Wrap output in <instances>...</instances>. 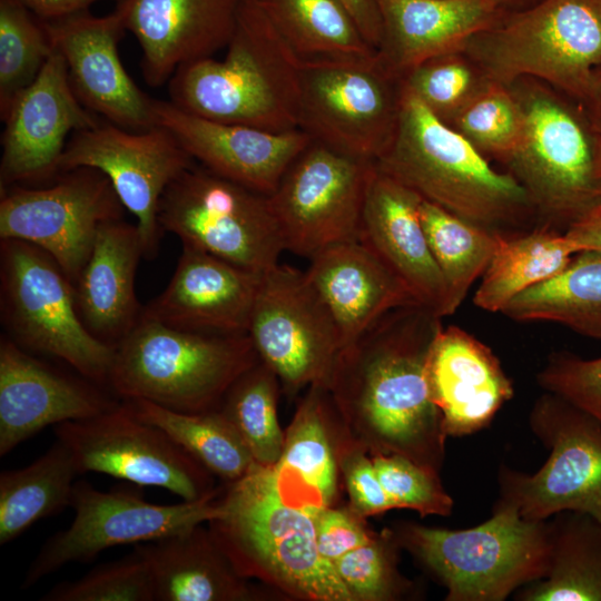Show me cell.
<instances>
[{
    "label": "cell",
    "instance_id": "36",
    "mask_svg": "<svg viewBox=\"0 0 601 601\" xmlns=\"http://www.w3.org/2000/svg\"><path fill=\"white\" fill-rule=\"evenodd\" d=\"M77 474L73 456L60 440L31 464L2 471L0 544H8L39 520L71 506Z\"/></svg>",
    "mask_w": 601,
    "mask_h": 601
},
{
    "label": "cell",
    "instance_id": "37",
    "mask_svg": "<svg viewBox=\"0 0 601 601\" xmlns=\"http://www.w3.org/2000/svg\"><path fill=\"white\" fill-rule=\"evenodd\" d=\"M121 401L138 418L159 427L208 472L231 485L257 465L235 427L219 410L184 413L141 398Z\"/></svg>",
    "mask_w": 601,
    "mask_h": 601
},
{
    "label": "cell",
    "instance_id": "16",
    "mask_svg": "<svg viewBox=\"0 0 601 601\" xmlns=\"http://www.w3.org/2000/svg\"><path fill=\"white\" fill-rule=\"evenodd\" d=\"M125 207L101 171L78 167L47 187L1 188L0 239H20L48 253L76 284L101 224L122 218Z\"/></svg>",
    "mask_w": 601,
    "mask_h": 601
},
{
    "label": "cell",
    "instance_id": "28",
    "mask_svg": "<svg viewBox=\"0 0 601 601\" xmlns=\"http://www.w3.org/2000/svg\"><path fill=\"white\" fill-rule=\"evenodd\" d=\"M382 18L378 56L401 78L421 62L464 50L497 21L493 0H377Z\"/></svg>",
    "mask_w": 601,
    "mask_h": 601
},
{
    "label": "cell",
    "instance_id": "29",
    "mask_svg": "<svg viewBox=\"0 0 601 601\" xmlns=\"http://www.w3.org/2000/svg\"><path fill=\"white\" fill-rule=\"evenodd\" d=\"M140 258L144 252L137 225L122 218L108 220L99 226L91 254L73 285L82 323L114 348L142 312L135 292Z\"/></svg>",
    "mask_w": 601,
    "mask_h": 601
},
{
    "label": "cell",
    "instance_id": "21",
    "mask_svg": "<svg viewBox=\"0 0 601 601\" xmlns=\"http://www.w3.org/2000/svg\"><path fill=\"white\" fill-rule=\"evenodd\" d=\"M156 124L167 128L194 160L214 173L270 195L312 141L302 129L270 131L211 121L155 99Z\"/></svg>",
    "mask_w": 601,
    "mask_h": 601
},
{
    "label": "cell",
    "instance_id": "6",
    "mask_svg": "<svg viewBox=\"0 0 601 601\" xmlns=\"http://www.w3.org/2000/svg\"><path fill=\"white\" fill-rule=\"evenodd\" d=\"M464 51L492 81L532 76L584 100L601 67V0H543L475 35Z\"/></svg>",
    "mask_w": 601,
    "mask_h": 601
},
{
    "label": "cell",
    "instance_id": "27",
    "mask_svg": "<svg viewBox=\"0 0 601 601\" xmlns=\"http://www.w3.org/2000/svg\"><path fill=\"white\" fill-rule=\"evenodd\" d=\"M305 272L331 312L342 348L386 314L420 305L403 282L359 240L332 245Z\"/></svg>",
    "mask_w": 601,
    "mask_h": 601
},
{
    "label": "cell",
    "instance_id": "1",
    "mask_svg": "<svg viewBox=\"0 0 601 601\" xmlns=\"http://www.w3.org/2000/svg\"><path fill=\"white\" fill-rule=\"evenodd\" d=\"M441 319L421 305L386 314L341 349L326 386L361 445L437 474L446 434L431 397L427 361Z\"/></svg>",
    "mask_w": 601,
    "mask_h": 601
},
{
    "label": "cell",
    "instance_id": "17",
    "mask_svg": "<svg viewBox=\"0 0 601 601\" xmlns=\"http://www.w3.org/2000/svg\"><path fill=\"white\" fill-rule=\"evenodd\" d=\"M55 433L70 450L79 473L161 487L187 502L216 495L211 473L122 401L97 416L57 424Z\"/></svg>",
    "mask_w": 601,
    "mask_h": 601
},
{
    "label": "cell",
    "instance_id": "11",
    "mask_svg": "<svg viewBox=\"0 0 601 601\" xmlns=\"http://www.w3.org/2000/svg\"><path fill=\"white\" fill-rule=\"evenodd\" d=\"M401 78L380 56L299 62V129L312 139L375 162L397 124Z\"/></svg>",
    "mask_w": 601,
    "mask_h": 601
},
{
    "label": "cell",
    "instance_id": "48",
    "mask_svg": "<svg viewBox=\"0 0 601 601\" xmlns=\"http://www.w3.org/2000/svg\"><path fill=\"white\" fill-rule=\"evenodd\" d=\"M359 518L352 510L332 506L318 513L315 519L316 544L324 559L333 563L373 536L362 525Z\"/></svg>",
    "mask_w": 601,
    "mask_h": 601
},
{
    "label": "cell",
    "instance_id": "18",
    "mask_svg": "<svg viewBox=\"0 0 601 601\" xmlns=\"http://www.w3.org/2000/svg\"><path fill=\"white\" fill-rule=\"evenodd\" d=\"M196 161L175 135L156 125L130 130L101 119L70 136L59 173L95 168L110 180L125 209L136 218L144 258L158 254L162 230L158 221L166 188Z\"/></svg>",
    "mask_w": 601,
    "mask_h": 601
},
{
    "label": "cell",
    "instance_id": "53",
    "mask_svg": "<svg viewBox=\"0 0 601 601\" xmlns=\"http://www.w3.org/2000/svg\"><path fill=\"white\" fill-rule=\"evenodd\" d=\"M597 161H598V174L601 179V140L598 142Z\"/></svg>",
    "mask_w": 601,
    "mask_h": 601
},
{
    "label": "cell",
    "instance_id": "34",
    "mask_svg": "<svg viewBox=\"0 0 601 601\" xmlns=\"http://www.w3.org/2000/svg\"><path fill=\"white\" fill-rule=\"evenodd\" d=\"M578 253L564 231L548 225L505 236L481 277L473 303L485 312L501 313L524 290L560 274Z\"/></svg>",
    "mask_w": 601,
    "mask_h": 601
},
{
    "label": "cell",
    "instance_id": "38",
    "mask_svg": "<svg viewBox=\"0 0 601 601\" xmlns=\"http://www.w3.org/2000/svg\"><path fill=\"white\" fill-rule=\"evenodd\" d=\"M420 218L447 290V316L456 312L471 286L483 276L504 235L463 219L421 199Z\"/></svg>",
    "mask_w": 601,
    "mask_h": 601
},
{
    "label": "cell",
    "instance_id": "41",
    "mask_svg": "<svg viewBox=\"0 0 601 601\" xmlns=\"http://www.w3.org/2000/svg\"><path fill=\"white\" fill-rule=\"evenodd\" d=\"M450 126L482 155L509 162L522 142L525 116L508 86L489 80Z\"/></svg>",
    "mask_w": 601,
    "mask_h": 601
},
{
    "label": "cell",
    "instance_id": "42",
    "mask_svg": "<svg viewBox=\"0 0 601 601\" xmlns=\"http://www.w3.org/2000/svg\"><path fill=\"white\" fill-rule=\"evenodd\" d=\"M489 80L460 51L427 59L401 77L403 87L449 126Z\"/></svg>",
    "mask_w": 601,
    "mask_h": 601
},
{
    "label": "cell",
    "instance_id": "2",
    "mask_svg": "<svg viewBox=\"0 0 601 601\" xmlns=\"http://www.w3.org/2000/svg\"><path fill=\"white\" fill-rule=\"evenodd\" d=\"M223 59L181 66L170 102L217 122L270 131L299 129V61L257 0H243Z\"/></svg>",
    "mask_w": 601,
    "mask_h": 601
},
{
    "label": "cell",
    "instance_id": "12",
    "mask_svg": "<svg viewBox=\"0 0 601 601\" xmlns=\"http://www.w3.org/2000/svg\"><path fill=\"white\" fill-rule=\"evenodd\" d=\"M516 98L525 129L509 160L513 176L549 226L568 228L599 203L598 142L593 145L577 115L544 89L529 88Z\"/></svg>",
    "mask_w": 601,
    "mask_h": 601
},
{
    "label": "cell",
    "instance_id": "4",
    "mask_svg": "<svg viewBox=\"0 0 601 601\" xmlns=\"http://www.w3.org/2000/svg\"><path fill=\"white\" fill-rule=\"evenodd\" d=\"M259 357L248 336L188 332L140 315L115 347L108 386L184 413L219 408L235 381Z\"/></svg>",
    "mask_w": 601,
    "mask_h": 601
},
{
    "label": "cell",
    "instance_id": "35",
    "mask_svg": "<svg viewBox=\"0 0 601 601\" xmlns=\"http://www.w3.org/2000/svg\"><path fill=\"white\" fill-rule=\"evenodd\" d=\"M501 313L516 322L558 323L601 339V254H575L560 274L524 290Z\"/></svg>",
    "mask_w": 601,
    "mask_h": 601
},
{
    "label": "cell",
    "instance_id": "33",
    "mask_svg": "<svg viewBox=\"0 0 601 601\" xmlns=\"http://www.w3.org/2000/svg\"><path fill=\"white\" fill-rule=\"evenodd\" d=\"M553 516L546 575L529 583L516 599L601 601V521L579 511Z\"/></svg>",
    "mask_w": 601,
    "mask_h": 601
},
{
    "label": "cell",
    "instance_id": "31",
    "mask_svg": "<svg viewBox=\"0 0 601 601\" xmlns=\"http://www.w3.org/2000/svg\"><path fill=\"white\" fill-rule=\"evenodd\" d=\"M331 405L325 386L309 387L285 433L282 456L272 466L283 497L315 519L332 506L337 492V460L326 428Z\"/></svg>",
    "mask_w": 601,
    "mask_h": 601
},
{
    "label": "cell",
    "instance_id": "49",
    "mask_svg": "<svg viewBox=\"0 0 601 601\" xmlns=\"http://www.w3.org/2000/svg\"><path fill=\"white\" fill-rule=\"evenodd\" d=\"M349 12L367 42L378 51L382 18L377 0H338Z\"/></svg>",
    "mask_w": 601,
    "mask_h": 601
},
{
    "label": "cell",
    "instance_id": "26",
    "mask_svg": "<svg viewBox=\"0 0 601 601\" xmlns=\"http://www.w3.org/2000/svg\"><path fill=\"white\" fill-rule=\"evenodd\" d=\"M427 381L446 436L482 430L514 393L491 348L455 325L439 329L428 355Z\"/></svg>",
    "mask_w": 601,
    "mask_h": 601
},
{
    "label": "cell",
    "instance_id": "13",
    "mask_svg": "<svg viewBox=\"0 0 601 601\" xmlns=\"http://www.w3.org/2000/svg\"><path fill=\"white\" fill-rule=\"evenodd\" d=\"M215 496L159 505L128 487L102 492L86 481L75 482L71 524L45 542L21 588H31L66 564L88 563L106 549L158 540L223 520L227 512L225 500L218 502Z\"/></svg>",
    "mask_w": 601,
    "mask_h": 601
},
{
    "label": "cell",
    "instance_id": "32",
    "mask_svg": "<svg viewBox=\"0 0 601 601\" xmlns=\"http://www.w3.org/2000/svg\"><path fill=\"white\" fill-rule=\"evenodd\" d=\"M299 62L372 59L367 42L338 0H257Z\"/></svg>",
    "mask_w": 601,
    "mask_h": 601
},
{
    "label": "cell",
    "instance_id": "52",
    "mask_svg": "<svg viewBox=\"0 0 601 601\" xmlns=\"http://www.w3.org/2000/svg\"><path fill=\"white\" fill-rule=\"evenodd\" d=\"M584 100L588 101L591 108L594 128L601 135V67L595 71Z\"/></svg>",
    "mask_w": 601,
    "mask_h": 601
},
{
    "label": "cell",
    "instance_id": "45",
    "mask_svg": "<svg viewBox=\"0 0 601 601\" xmlns=\"http://www.w3.org/2000/svg\"><path fill=\"white\" fill-rule=\"evenodd\" d=\"M392 543L372 536L333 562L355 600H390L400 592L402 580L395 569Z\"/></svg>",
    "mask_w": 601,
    "mask_h": 601
},
{
    "label": "cell",
    "instance_id": "7",
    "mask_svg": "<svg viewBox=\"0 0 601 601\" xmlns=\"http://www.w3.org/2000/svg\"><path fill=\"white\" fill-rule=\"evenodd\" d=\"M0 278L2 321L13 342L108 385L115 348L87 329L72 283L48 253L20 239H0Z\"/></svg>",
    "mask_w": 601,
    "mask_h": 601
},
{
    "label": "cell",
    "instance_id": "20",
    "mask_svg": "<svg viewBox=\"0 0 601 601\" xmlns=\"http://www.w3.org/2000/svg\"><path fill=\"white\" fill-rule=\"evenodd\" d=\"M101 119L81 104L66 62L55 49L1 118V188L55 179L68 137Z\"/></svg>",
    "mask_w": 601,
    "mask_h": 601
},
{
    "label": "cell",
    "instance_id": "23",
    "mask_svg": "<svg viewBox=\"0 0 601 601\" xmlns=\"http://www.w3.org/2000/svg\"><path fill=\"white\" fill-rule=\"evenodd\" d=\"M262 275L195 247L183 252L164 292L141 314L174 328L218 334L248 333Z\"/></svg>",
    "mask_w": 601,
    "mask_h": 601
},
{
    "label": "cell",
    "instance_id": "55",
    "mask_svg": "<svg viewBox=\"0 0 601 601\" xmlns=\"http://www.w3.org/2000/svg\"><path fill=\"white\" fill-rule=\"evenodd\" d=\"M595 207L601 210V190L599 193V203L597 204Z\"/></svg>",
    "mask_w": 601,
    "mask_h": 601
},
{
    "label": "cell",
    "instance_id": "25",
    "mask_svg": "<svg viewBox=\"0 0 601 601\" xmlns=\"http://www.w3.org/2000/svg\"><path fill=\"white\" fill-rule=\"evenodd\" d=\"M243 0H124L126 27L141 48L145 81H169L184 65L226 48Z\"/></svg>",
    "mask_w": 601,
    "mask_h": 601
},
{
    "label": "cell",
    "instance_id": "30",
    "mask_svg": "<svg viewBox=\"0 0 601 601\" xmlns=\"http://www.w3.org/2000/svg\"><path fill=\"white\" fill-rule=\"evenodd\" d=\"M200 525L134 544L148 564L155 601H230L249 595L218 538Z\"/></svg>",
    "mask_w": 601,
    "mask_h": 601
},
{
    "label": "cell",
    "instance_id": "39",
    "mask_svg": "<svg viewBox=\"0 0 601 601\" xmlns=\"http://www.w3.org/2000/svg\"><path fill=\"white\" fill-rule=\"evenodd\" d=\"M279 381L260 359L243 373L225 394L219 411L235 427L255 463L275 465L285 433L277 418Z\"/></svg>",
    "mask_w": 601,
    "mask_h": 601
},
{
    "label": "cell",
    "instance_id": "40",
    "mask_svg": "<svg viewBox=\"0 0 601 601\" xmlns=\"http://www.w3.org/2000/svg\"><path fill=\"white\" fill-rule=\"evenodd\" d=\"M45 21L22 0H0V117L53 52Z\"/></svg>",
    "mask_w": 601,
    "mask_h": 601
},
{
    "label": "cell",
    "instance_id": "50",
    "mask_svg": "<svg viewBox=\"0 0 601 601\" xmlns=\"http://www.w3.org/2000/svg\"><path fill=\"white\" fill-rule=\"evenodd\" d=\"M564 234L577 246L579 253L601 254V210L597 207L592 208L572 223Z\"/></svg>",
    "mask_w": 601,
    "mask_h": 601
},
{
    "label": "cell",
    "instance_id": "5",
    "mask_svg": "<svg viewBox=\"0 0 601 601\" xmlns=\"http://www.w3.org/2000/svg\"><path fill=\"white\" fill-rule=\"evenodd\" d=\"M401 543L446 587L447 601H502L546 575L550 525L495 504L493 515L466 530L407 524Z\"/></svg>",
    "mask_w": 601,
    "mask_h": 601
},
{
    "label": "cell",
    "instance_id": "44",
    "mask_svg": "<svg viewBox=\"0 0 601 601\" xmlns=\"http://www.w3.org/2000/svg\"><path fill=\"white\" fill-rule=\"evenodd\" d=\"M376 473L396 509H412L422 516L449 515L453 500L439 474L398 454H375Z\"/></svg>",
    "mask_w": 601,
    "mask_h": 601
},
{
    "label": "cell",
    "instance_id": "9",
    "mask_svg": "<svg viewBox=\"0 0 601 601\" xmlns=\"http://www.w3.org/2000/svg\"><path fill=\"white\" fill-rule=\"evenodd\" d=\"M529 421L550 455L531 475L502 469L496 504L530 521L563 511L589 513L601 521V423L550 392L534 402Z\"/></svg>",
    "mask_w": 601,
    "mask_h": 601
},
{
    "label": "cell",
    "instance_id": "46",
    "mask_svg": "<svg viewBox=\"0 0 601 601\" xmlns=\"http://www.w3.org/2000/svg\"><path fill=\"white\" fill-rule=\"evenodd\" d=\"M538 384L585 411L601 423V357L584 359L552 353L536 375Z\"/></svg>",
    "mask_w": 601,
    "mask_h": 601
},
{
    "label": "cell",
    "instance_id": "15",
    "mask_svg": "<svg viewBox=\"0 0 601 601\" xmlns=\"http://www.w3.org/2000/svg\"><path fill=\"white\" fill-rule=\"evenodd\" d=\"M372 166L312 139L269 195L284 249L311 259L358 240Z\"/></svg>",
    "mask_w": 601,
    "mask_h": 601
},
{
    "label": "cell",
    "instance_id": "51",
    "mask_svg": "<svg viewBox=\"0 0 601 601\" xmlns=\"http://www.w3.org/2000/svg\"><path fill=\"white\" fill-rule=\"evenodd\" d=\"M100 0H22L42 21H55L83 11Z\"/></svg>",
    "mask_w": 601,
    "mask_h": 601
},
{
    "label": "cell",
    "instance_id": "14",
    "mask_svg": "<svg viewBox=\"0 0 601 601\" xmlns=\"http://www.w3.org/2000/svg\"><path fill=\"white\" fill-rule=\"evenodd\" d=\"M247 334L288 394L326 387L342 349L337 325L306 273L279 263L262 275Z\"/></svg>",
    "mask_w": 601,
    "mask_h": 601
},
{
    "label": "cell",
    "instance_id": "8",
    "mask_svg": "<svg viewBox=\"0 0 601 601\" xmlns=\"http://www.w3.org/2000/svg\"><path fill=\"white\" fill-rule=\"evenodd\" d=\"M158 221L183 245L259 275L285 250L269 196L198 162L166 188Z\"/></svg>",
    "mask_w": 601,
    "mask_h": 601
},
{
    "label": "cell",
    "instance_id": "24",
    "mask_svg": "<svg viewBox=\"0 0 601 601\" xmlns=\"http://www.w3.org/2000/svg\"><path fill=\"white\" fill-rule=\"evenodd\" d=\"M422 197L373 162L358 240L407 287L415 300L441 318L447 290L420 218Z\"/></svg>",
    "mask_w": 601,
    "mask_h": 601
},
{
    "label": "cell",
    "instance_id": "19",
    "mask_svg": "<svg viewBox=\"0 0 601 601\" xmlns=\"http://www.w3.org/2000/svg\"><path fill=\"white\" fill-rule=\"evenodd\" d=\"M53 48L62 56L81 104L104 120L130 130L156 126L155 99L126 71L118 51L127 30L126 6L118 0L105 16L88 10L45 21Z\"/></svg>",
    "mask_w": 601,
    "mask_h": 601
},
{
    "label": "cell",
    "instance_id": "43",
    "mask_svg": "<svg viewBox=\"0 0 601 601\" xmlns=\"http://www.w3.org/2000/svg\"><path fill=\"white\" fill-rule=\"evenodd\" d=\"M43 601H155L151 574L134 549L119 560L99 564L76 581L56 584Z\"/></svg>",
    "mask_w": 601,
    "mask_h": 601
},
{
    "label": "cell",
    "instance_id": "10",
    "mask_svg": "<svg viewBox=\"0 0 601 601\" xmlns=\"http://www.w3.org/2000/svg\"><path fill=\"white\" fill-rule=\"evenodd\" d=\"M220 522L233 525L255 561L290 592L317 601H355L316 544L315 518L288 503L272 466L256 465L233 484Z\"/></svg>",
    "mask_w": 601,
    "mask_h": 601
},
{
    "label": "cell",
    "instance_id": "47",
    "mask_svg": "<svg viewBox=\"0 0 601 601\" xmlns=\"http://www.w3.org/2000/svg\"><path fill=\"white\" fill-rule=\"evenodd\" d=\"M342 455V467L351 501V510L358 516H368L396 509L376 473L373 460L361 450Z\"/></svg>",
    "mask_w": 601,
    "mask_h": 601
},
{
    "label": "cell",
    "instance_id": "54",
    "mask_svg": "<svg viewBox=\"0 0 601 601\" xmlns=\"http://www.w3.org/2000/svg\"><path fill=\"white\" fill-rule=\"evenodd\" d=\"M499 7H501L502 4H505L508 2H511V1H514V0H493Z\"/></svg>",
    "mask_w": 601,
    "mask_h": 601
},
{
    "label": "cell",
    "instance_id": "22",
    "mask_svg": "<svg viewBox=\"0 0 601 601\" xmlns=\"http://www.w3.org/2000/svg\"><path fill=\"white\" fill-rule=\"evenodd\" d=\"M92 382L60 373L10 337L0 341V456L49 425L116 407Z\"/></svg>",
    "mask_w": 601,
    "mask_h": 601
},
{
    "label": "cell",
    "instance_id": "3",
    "mask_svg": "<svg viewBox=\"0 0 601 601\" xmlns=\"http://www.w3.org/2000/svg\"><path fill=\"white\" fill-rule=\"evenodd\" d=\"M374 165L422 198L504 236L536 211L513 175L493 169L403 85L394 136Z\"/></svg>",
    "mask_w": 601,
    "mask_h": 601
}]
</instances>
